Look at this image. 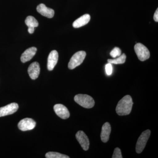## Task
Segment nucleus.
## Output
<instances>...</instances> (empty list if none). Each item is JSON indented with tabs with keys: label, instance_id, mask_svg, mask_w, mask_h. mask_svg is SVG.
<instances>
[{
	"label": "nucleus",
	"instance_id": "f257e3e1",
	"mask_svg": "<svg viewBox=\"0 0 158 158\" xmlns=\"http://www.w3.org/2000/svg\"><path fill=\"white\" fill-rule=\"evenodd\" d=\"M133 104L131 96L127 95L123 97L116 106V113L119 116L129 115L131 111Z\"/></svg>",
	"mask_w": 158,
	"mask_h": 158
},
{
	"label": "nucleus",
	"instance_id": "f03ea898",
	"mask_svg": "<svg viewBox=\"0 0 158 158\" xmlns=\"http://www.w3.org/2000/svg\"><path fill=\"white\" fill-rule=\"evenodd\" d=\"M74 100L79 105L87 109L93 107L95 104L93 98L87 94H77L75 96Z\"/></svg>",
	"mask_w": 158,
	"mask_h": 158
},
{
	"label": "nucleus",
	"instance_id": "7ed1b4c3",
	"mask_svg": "<svg viewBox=\"0 0 158 158\" xmlns=\"http://www.w3.org/2000/svg\"><path fill=\"white\" fill-rule=\"evenodd\" d=\"M86 56V53L85 51H79L74 54L69 62L68 68L70 69L76 68L82 64Z\"/></svg>",
	"mask_w": 158,
	"mask_h": 158
},
{
	"label": "nucleus",
	"instance_id": "20e7f679",
	"mask_svg": "<svg viewBox=\"0 0 158 158\" xmlns=\"http://www.w3.org/2000/svg\"><path fill=\"white\" fill-rule=\"evenodd\" d=\"M151 135V131L149 130L142 132L137 141L136 146V152L138 154L141 153L146 146L148 141Z\"/></svg>",
	"mask_w": 158,
	"mask_h": 158
},
{
	"label": "nucleus",
	"instance_id": "39448f33",
	"mask_svg": "<svg viewBox=\"0 0 158 158\" xmlns=\"http://www.w3.org/2000/svg\"><path fill=\"white\" fill-rule=\"evenodd\" d=\"M135 51L138 59L141 61H144L149 59L150 54L148 49L142 44L137 43L135 46Z\"/></svg>",
	"mask_w": 158,
	"mask_h": 158
},
{
	"label": "nucleus",
	"instance_id": "423d86ee",
	"mask_svg": "<svg viewBox=\"0 0 158 158\" xmlns=\"http://www.w3.org/2000/svg\"><path fill=\"white\" fill-rule=\"evenodd\" d=\"M36 125V123L34 119L31 118H25L22 119L19 123L18 126L19 128L23 131H30L34 129Z\"/></svg>",
	"mask_w": 158,
	"mask_h": 158
},
{
	"label": "nucleus",
	"instance_id": "0eeeda50",
	"mask_svg": "<svg viewBox=\"0 0 158 158\" xmlns=\"http://www.w3.org/2000/svg\"><path fill=\"white\" fill-rule=\"evenodd\" d=\"M19 106L16 103H12L0 108V117H3L13 114L17 111Z\"/></svg>",
	"mask_w": 158,
	"mask_h": 158
},
{
	"label": "nucleus",
	"instance_id": "6e6552de",
	"mask_svg": "<svg viewBox=\"0 0 158 158\" xmlns=\"http://www.w3.org/2000/svg\"><path fill=\"white\" fill-rule=\"evenodd\" d=\"M76 137L82 148L85 151L89 149L90 142L88 136L83 131H79L76 135Z\"/></svg>",
	"mask_w": 158,
	"mask_h": 158
},
{
	"label": "nucleus",
	"instance_id": "1a4fd4ad",
	"mask_svg": "<svg viewBox=\"0 0 158 158\" xmlns=\"http://www.w3.org/2000/svg\"><path fill=\"white\" fill-rule=\"evenodd\" d=\"M54 110L57 116L62 119H67L70 116L69 111L64 105L60 104L55 105Z\"/></svg>",
	"mask_w": 158,
	"mask_h": 158
},
{
	"label": "nucleus",
	"instance_id": "9d476101",
	"mask_svg": "<svg viewBox=\"0 0 158 158\" xmlns=\"http://www.w3.org/2000/svg\"><path fill=\"white\" fill-rule=\"evenodd\" d=\"M59 59V54L56 50H53L50 53L48 59L47 67L48 70L52 71L56 65Z\"/></svg>",
	"mask_w": 158,
	"mask_h": 158
},
{
	"label": "nucleus",
	"instance_id": "9b49d317",
	"mask_svg": "<svg viewBox=\"0 0 158 158\" xmlns=\"http://www.w3.org/2000/svg\"><path fill=\"white\" fill-rule=\"evenodd\" d=\"M37 11L43 16L48 18L53 17L55 14V11L53 9L48 8L44 4H40L37 6Z\"/></svg>",
	"mask_w": 158,
	"mask_h": 158
},
{
	"label": "nucleus",
	"instance_id": "f8f14e48",
	"mask_svg": "<svg viewBox=\"0 0 158 158\" xmlns=\"http://www.w3.org/2000/svg\"><path fill=\"white\" fill-rule=\"evenodd\" d=\"M28 73L32 80L37 79L40 73V67L39 63L37 62L31 63L28 69Z\"/></svg>",
	"mask_w": 158,
	"mask_h": 158
},
{
	"label": "nucleus",
	"instance_id": "ddd939ff",
	"mask_svg": "<svg viewBox=\"0 0 158 158\" xmlns=\"http://www.w3.org/2000/svg\"><path fill=\"white\" fill-rule=\"evenodd\" d=\"M37 49L36 48L33 47L30 48L26 50L24 52L22 55L21 57V61L23 63L30 61L32 58L35 56V54L37 52Z\"/></svg>",
	"mask_w": 158,
	"mask_h": 158
},
{
	"label": "nucleus",
	"instance_id": "4468645a",
	"mask_svg": "<svg viewBox=\"0 0 158 158\" xmlns=\"http://www.w3.org/2000/svg\"><path fill=\"white\" fill-rule=\"evenodd\" d=\"M111 131V127L110 123L108 122L106 123L102 127L101 134V138L102 142L106 143L109 141Z\"/></svg>",
	"mask_w": 158,
	"mask_h": 158
},
{
	"label": "nucleus",
	"instance_id": "2eb2a0df",
	"mask_svg": "<svg viewBox=\"0 0 158 158\" xmlns=\"http://www.w3.org/2000/svg\"><path fill=\"white\" fill-rule=\"evenodd\" d=\"M90 19V16L89 14H85L79 18L74 22L73 26L75 28L81 27L88 24Z\"/></svg>",
	"mask_w": 158,
	"mask_h": 158
},
{
	"label": "nucleus",
	"instance_id": "dca6fc26",
	"mask_svg": "<svg viewBox=\"0 0 158 158\" xmlns=\"http://www.w3.org/2000/svg\"><path fill=\"white\" fill-rule=\"evenodd\" d=\"M25 23L28 27H37L39 25L37 20L32 16L27 17L25 20Z\"/></svg>",
	"mask_w": 158,
	"mask_h": 158
},
{
	"label": "nucleus",
	"instance_id": "f3484780",
	"mask_svg": "<svg viewBox=\"0 0 158 158\" xmlns=\"http://www.w3.org/2000/svg\"><path fill=\"white\" fill-rule=\"evenodd\" d=\"M126 56L125 54H123L119 56L118 58L114 59H109L108 60V62L111 64H123L126 62Z\"/></svg>",
	"mask_w": 158,
	"mask_h": 158
},
{
	"label": "nucleus",
	"instance_id": "a211bd4d",
	"mask_svg": "<svg viewBox=\"0 0 158 158\" xmlns=\"http://www.w3.org/2000/svg\"><path fill=\"white\" fill-rule=\"evenodd\" d=\"M46 158H69L68 156L62 154L60 153L56 152H48L45 155Z\"/></svg>",
	"mask_w": 158,
	"mask_h": 158
},
{
	"label": "nucleus",
	"instance_id": "6ab92c4d",
	"mask_svg": "<svg viewBox=\"0 0 158 158\" xmlns=\"http://www.w3.org/2000/svg\"><path fill=\"white\" fill-rule=\"evenodd\" d=\"M110 56L113 58H116L117 57H119L121 55V50L118 48L116 47L113 49L110 53Z\"/></svg>",
	"mask_w": 158,
	"mask_h": 158
},
{
	"label": "nucleus",
	"instance_id": "aec40b11",
	"mask_svg": "<svg viewBox=\"0 0 158 158\" xmlns=\"http://www.w3.org/2000/svg\"><path fill=\"white\" fill-rule=\"evenodd\" d=\"M113 158H122V156L121 150L118 148H116L114 150V153L113 156Z\"/></svg>",
	"mask_w": 158,
	"mask_h": 158
},
{
	"label": "nucleus",
	"instance_id": "412c9836",
	"mask_svg": "<svg viewBox=\"0 0 158 158\" xmlns=\"http://www.w3.org/2000/svg\"><path fill=\"white\" fill-rule=\"evenodd\" d=\"M106 71L107 75L108 76L111 75L113 72V66L112 64L109 63L106 65Z\"/></svg>",
	"mask_w": 158,
	"mask_h": 158
},
{
	"label": "nucleus",
	"instance_id": "4be33fe9",
	"mask_svg": "<svg viewBox=\"0 0 158 158\" xmlns=\"http://www.w3.org/2000/svg\"><path fill=\"white\" fill-rule=\"evenodd\" d=\"M154 20L156 22H158V9H157L156 10L155 13L154 15Z\"/></svg>",
	"mask_w": 158,
	"mask_h": 158
},
{
	"label": "nucleus",
	"instance_id": "5701e85b",
	"mask_svg": "<svg viewBox=\"0 0 158 158\" xmlns=\"http://www.w3.org/2000/svg\"><path fill=\"white\" fill-rule=\"evenodd\" d=\"M34 30H35V28L34 27H28V31L30 34H32L34 33Z\"/></svg>",
	"mask_w": 158,
	"mask_h": 158
}]
</instances>
